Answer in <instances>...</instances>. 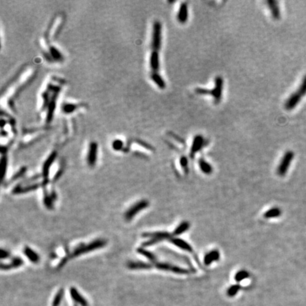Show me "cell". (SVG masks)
<instances>
[{"label": "cell", "instance_id": "30bf717a", "mask_svg": "<svg viewBox=\"0 0 306 306\" xmlns=\"http://www.w3.org/2000/svg\"><path fill=\"white\" fill-rule=\"evenodd\" d=\"M149 65H150L151 74L159 73V67H160V62H159V51H151L150 60H149Z\"/></svg>", "mask_w": 306, "mask_h": 306}, {"label": "cell", "instance_id": "ac0fdd59", "mask_svg": "<svg viewBox=\"0 0 306 306\" xmlns=\"http://www.w3.org/2000/svg\"><path fill=\"white\" fill-rule=\"evenodd\" d=\"M169 240L173 244H174L175 246L180 248L181 250L186 251V252H193V249L191 245H190L188 242L183 240V239H181L180 238H171Z\"/></svg>", "mask_w": 306, "mask_h": 306}, {"label": "cell", "instance_id": "836d02e7", "mask_svg": "<svg viewBox=\"0 0 306 306\" xmlns=\"http://www.w3.org/2000/svg\"><path fill=\"white\" fill-rule=\"evenodd\" d=\"M112 148L114 150L116 151H119L123 149V142L122 140H121L119 139L115 140L114 141H113L112 142Z\"/></svg>", "mask_w": 306, "mask_h": 306}, {"label": "cell", "instance_id": "8d00e7d4", "mask_svg": "<svg viewBox=\"0 0 306 306\" xmlns=\"http://www.w3.org/2000/svg\"><path fill=\"white\" fill-rule=\"evenodd\" d=\"M0 256H1V260H3L5 259H7L10 257V254L9 252H7V250H4V249H1V254H0Z\"/></svg>", "mask_w": 306, "mask_h": 306}, {"label": "cell", "instance_id": "d6986e66", "mask_svg": "<svg viewBox=\"0 0 306 306\" xmlns=\"http://www.w3.org/2000/svg\"><path fill=\"white\" fill-rule=\"evenodd\" d=\"M70 295L74 301L77 302L82 306H88V303L86 299H84L83 296L79 293L75 288L72 287L70 288Z\"/></svg>", "mask_w": 306, "mask_h": 306}, {"label": "cell", "instance_id": "d590c367", "mask_svg": "<svg viewBox=\"0 0 306 306\" xmlns=\"http://www.w3.org/2000/svg\"><path fill=\"white\" fill-rule=\"evenodd\" d=\"M180 164L185 171H186V169L188 170V159L186 157H181L180 158Z\"/></svg>", "mask_w": 306, "mask_h": 306}, {"label": "cell", "instance_id": "2e32d148", "mask_svg": "<svg viewBox=\"0 0 306 306\" xmlns=\"http://www.w3.org/2000/svg\"><path fill=\"white\" fill-rule=\"evenodd\" d=\"M220 259V252L215 250H212L206 255L203 259V262L206 266H209L213 261H216Z\"/></svg>", "mask_w": 306, "mask_h": 306}, {"label": "cell", "instance_id": "f546056e", "mask_svg": "<svg viewBox=\"0 0 306 306\" xmlns=\"http://www.w3.org/2000/svg\"><path fill=\"white\" fill-rule=\"evenodd\" d=\"M26 167H22L21 169H19L17 172L12 176V177L10 179L9 183L13 182V181H15L17 180H19V179H20L21 176L26 173Z\"/></svg>", "mask_w": 306, "mask_h": 306}, {"label": "cell", "instance_id": "6da1fadb", "mask_svg": "<svg viewBox=\"0 0 306 306\" xmlns=\"http://www.w3.org/2000/svg\"><path fill=\"white\" fill-rule=\"evenodd\" d=\"M62 86V83L53 84L50 83L48 84L46 89H45V92L43 93L42 98H43V107H46L44 110L47 109V115H46V121L48 122H51L53 118L55 107H56V99H57L59 93L60 92L61 88Z\"/></svg>", "mask_w": 306, "mask_h": 306}, {"label": "cell", "instance_id": "7402d4cb", "mask_svg": "<svg viewBox=\"0 0 306 306\" xmlns=\"http://www.w3.org/2000/svg\"><path fill=\"white\" fill-rule=\"evenodd\" d=\"M128 268L130 269H150L153 265L148 263L141 262V261H130L128 263Z\"/></svg>", "mask_w": 306, "mask_h": 306}, {"label": "cell", "instance_id": "ffe728a7", "mask_svg": "<svg viewBox=\"0 0 306 306\" xmlns=\"http://www.w3.org/2000/svg\"><path fill=\"white\" fill-rule=\"evenodd\" d=\"M23 264L24 261L20 257H15L13 259L12 262L10 264H2L1 269L2 270H9L14 268H18V267L21 266Z\"/></svg>", "mask_w": 306, "mask_h": 306}, {"label": "cell", "instance_id": "7c38bea8", "mask_svg": "<svg viewBox=\"0 0 306 306\" xmlns=\"http://www.w3.org/2000/svg\"><path fill=\"white\" fill-rule=\"evenodd\" d=\"M302 96H300L297 92H294L289 96L288 99L286 100L285 103V108L288 111H291L294 109L299 104L300 101L301 100Z\"/></svg>", "mask_w": 306, "mask_h": 306}, {"label": "cell", "instance_id": "e575fe53", "mask_svg": "<svg viewBox=\"0 0 306 306\" xmlns=\"http://www.w3.org/2000/svg\"><path fill=\"white\" fill-rule=\"evenodd\" d=\"M77 108H78V106H77L76 104L68 103V104H66L65 105L63 106V111H64L65 113H70V112L74 111Z\"/></svg>", "mask_w": 306, "mask_h": 306}, {"label": "cell", "instance_id": "9a60e30c", "mask_svg": "<svg viewBox=\"0 0 306 306\" xmlns=\"http://www.w3.org/2000/svg\"><path fill=\"white\" fill-rule=\"evenodd\" d=\"M267 4H268L272 17L276 20H278L281 18V11L278 2L274 0H268Z\"/></svg>", "mask_w": 306, "mask_h": 306}, {"label": "cell", "instance_id": "4316f807", "mask_svg": "<svg viewBox=\"0 0 306 306\" xmlns=\"http://www.w3.org/2000/svg\"><path fill=\"white\" fill-rule=\"evenodd\" d=\"M137 252L139 254H140V255H142V256H144V257L147 258L148 260L156 263V257L153 255V253H151L150 252H149V251L143 249V248H138V249L137 250Z\"/></svg>", "mask_w": 306, "mask_h": 306}, {"label": "cell", "instance_id": "4dcf8cb0", "mask_svg": "<svg viewBox=\"0 0 306 306\" xmlns=\"http://www.w3.org/2000/svg\"><path fill=\"white\" fill-rule=\"evenodd\" d=\"M297 92L302 97L306 94V75L303 78L301 83H300L298 89L297 90Z\"/></svg>", "mask_w": 306, "mask_h": 306}, {"label": "cell", "instance_id": "d4e9b609", "mask_svg": "<svg viewBox=\"0 0 306 306\" xmlns=\"http://www.w3.org/2000/svg\"><path fill=\"white\" fill-rule=\"evenodd\" d=\"M189 227H190L189 223L186 221L182 222L181 223H180V224L177 226V228L175 229L173 233V235H181V234H183L184 233H185L186 231L188 230L189 229Z\"/></svg>", "mask_w": 306, "mask_h": 306}, {"label": "cell", "instance_id": "ba28073f", "mask_svg": "<svg viewBox=\"0 0 306 306\" xmlns=\"http://www.w3.org/2000/svg\"><path fill=\"white\" fill-rule=\"evenodd\" d=\"M155 267L157 269L162 271H172L178 274H189V271L187 269L180 268V267L172 265V264H167V263H155Z\"/></svg>", "mask_w": 306, "mask_h": 306}, {"label": "cell", "instance_id": "cb8c5ba5", "mask_svg": "<svg viewBox=\"0 0 306 306\" xmlns=\"http://www.w3.org/2000/svg\"><path fill=\"white\" fill-rule=\"evenodd\" d=\"M198 164H199V167L201 170L202 171V172H203L206 174H210L213 172V168H212L211 165L208 163L205 159H200L199 161H198Z\"/></svg>", "mask_w": 306, "mask_h": 306}, {"label": "cell", "instance_id": "e0dca14e", "mask_svg": "<svg viewBox=\"0 0 306 306\" xmlns=\"http://www.w3.org/2000/svg\"><path fill=\"white\" fill-rule=\"evenodd\" d=\"M142 237L144 238H150V239H158L159 240H163L166 239H171V235L169 233L166 232H155V233H145L142 234Z\"/></svg>", "mask_w": 306, "mask_h": 306}, {"label": "cell", "instance_id": "3957f363", "mask_svg": "<svg viewBox=\"0 0 306 306\" xmlns=\"http://www.w3.org/2000/svg\"><path fill=\"white\" fill-rule=\"evenodd\" d=\"M106 244V241L104 239H96L93 241L91 243L88 244L87 245H82V246L79 247L78 248L74 250L70 254V258H74L78 256H80L83 255L84 253H88L89 252L99 249V248L104 247Z\"/></svg>", "mask_w": 306, "mask_h": 306}, {"label": "cell", "instance_id": "8992f818", "mask_svg": "<svg viewBox=\"0 0 306 306\" xmlns=\"http://www.w3.org/2000/svg\"><path fill=\"white\" fill-rule=\"evenodd\" d=\"M294 153L292 151H287L283 155L282 161L280 162L279 166L278 167L277 173L279 176H284L287 172L288 167L293 160Z\"/></svg>", "mask_w": 306, "mask_h": 306}, {"label": "cell", "instance_id": "5b68a950", "mask_svg": "<svg viewBox=\"0 0 306 306\" xmlns=\"http://www.w3.org/2000/svg\"><path fill=\"white\" fill-rule=\"evenodd\" d=\"M149 206V201L147 200H141L135 203L133 206L128 209L125 213L126 220H131L136 215Z\"/></svg>", "mask_w": 306, "mask_h": 306}, {"label": "cell", "instance_id": "f1b7e54d", "mask_svg": "<svg viewBox=\"0 0 306 306\" xmlns=\"http://www.w3.org/2000/svg\"><path fill=\"white\" fill-rule=\"evenodd\" d=\"M249 273L245 270H240L235 276V279L237 282H240L244 279H246L247 278L249 277Z\"/></svg>", "mask_w": 306, "mask_h": 306}, {"label": "cell", "instance_id": "4fadbf2b", "mask_svg": "<svg viewBox=\"0 0 306 306\" xmlns=\"http://www.w3.org/2000/svg\"><path fill=\"white\" fill-rule=\"evenodd\" d=\"M176 17H177V20L179 21V22L181 24H185L188 21L189 10L188 4H187L186 2H182L181 4Z\"/></svg>", "mask_w": 306, "mask_h": 306}, {"label": "cell", "instance_id": "44dd1931", "mask_svg": "<svg viewBox=\"0 0 306 306\" xmlns=\"http://www.w3.org/2000/svg\"><path fill=\"white\" fill-rule=\"evenodd\" d=\"M24 253L26 255V257L33 263H38L40 260L39 256H38V254L29 247H24Z\"/></svg>", "mask_w": 306, "mask_h": 306}, {"label": "cell", "instance_id": "277c9868", "mask_svg": "<svg viewBox=\"0 0 306 306\" xmlns=\"http://www.w3.org/2000/svg\"><path fill=\"white\" fill-rule=\"evenodd\" d=\"M162 43V26L159 21H155L153 25L151 38L152 51H159Z\"/></svg>", "mask_w": 306, "mask_h": 306}, {"label": "cell", "instance_id": "484cf974", "mask_svg": "<svg viewBox=\"0 0 306 306\" xmlns=\"http://www.w3.org/2000/svg\"><path fill=\"white\" fill-rule=\"evenodd\" d=\"M281 214H282V211H281L280 208H272L264 213V217L265 218H274V217H279Z\"/></svg>", "mask_w": 306, "mask_h": 306}, {"label": "cell", "instance_id": "603a6c76", "mask_svg": "<svg viewBox=\"0 0 306 306\" xmlns=\"http://www.w3.org/2000/svg\"><path fill=\"white\" fill-rule=\"evenodd\" d=\"M150 78L153 80V82H154V83L158 86L159 89H164L166 88V82H165L163 78H162L159 73L151 74Z\"/></svg>", "mask_w": 306, "mask_h": 306}, {"label": "cell", "instance_id": "74e56055", "mask_svg": "<svg viewBox=\"0 0 306 306\" xmlns=\"http://www.w3.org/2000/svg\"><path fill=\"white\" fill-rule=\"evenodd\" d=\"M40 178V175H35L34 176H33V177L31 178H30V179H28V180H26L24 181V184H28L29 182H31V181H36L37 180H38V179Z\"/></svg>", "mask_w": 306, "mask_h": 306}, {"label": "cell", "instance_id": "d6a6232c", "mask_svg": "<svg viewBox=\"0 0 306 306\" xmlns=\"http://www.w3.org/2000/svg\"><path fill=\"white\" fill-rule=\"evenodd\" d=\"M63 296V289H60V290L57 292L56 296H55V298L53 300V306H58L61 301V299Z\"/></svg>", "mask_w": 306, "mask_h": 306}, {"label": "cell", "instance_id": "7a4b0ae2", "mask_svg": "<svg viewBox=\"0 0 306 306\" xmlns=\"http://www.w3.org/2000/svg\"><path fill=\"white\" fill-rule=\"evenodd\" d=\"M223 79L222 77L217 76L214 79V87L213 89H204V88L198 87L195 89L196 93L198 94L203 95V94H210L212 96L213 99L215 104H218L221 101L222 95H223Z\"/></svg>", "mask_w": 306, "mask_h": 306}, {"label": "cell", "instance_id": "5bb4252c", "mask_svg": "<svg viewBox=\"0 0 306 306\" xmlns=\"http://www.w3.org/2000/svg\"><path fill=\"white\" fill-rule=\"evenodd\" d=\"M40 186V184L36 183L31 185H27L26 186H16L14 189H13V194H26L30 191H34L36 190L38 188H39Z\"/></svg>", "mask_w": 306, "mask_h": 306}, {"label": "cell", "instance_id": "1f68e13d", "mask_svg": "<svg viewBox=\"0 0 306 306\" xmlns=\"http://www.w3.org/2000/svg\"><path fill=\"white\" fill-rule=\"evenodd\" d=\"M239 289H240V286H239V285H233L232 286H230V287L228 288V290L227 291V293L228 295V296H230V297L235 296V295L238 293Z\"/></svg>", "mask_w": 306, "mask_h": 306}, {"label": "cell", "instance_id": "52a82bcc", "mask_svg": "<svg viewBox=\"0 0 306 306\" xmlns=\"http://www.w3.org/2000/svg\"><path fill=\"white\" fill-rule=\"evenodd\" d=\"M57 155V154L56 152H53V153L48 156V158L46 159L45 162H44L42 168V176L44 179L43 184H46L48 182V175H49L50 169H51V167L52 165H53V162H55V160H56Z\"/></svg>", "mask_w": 306, "mask_h": 306}, {"label": "cell", "instance_id": "83f0119b", "mask_svg": "<svg viewBox=\"0 0 306 306\" xmlns=\"http://www.w3.org/2000/svg\"><path fill=\"white\" fill-rule=\"evenodd\" d=\"M7 157L5 155L3 156L1 159V175H2V181H4L7 174Z\"/></svg>", "mask_w": 306, "mask_h": 306}, {"label": "cell", "instance_id": "9c48e42d", "mask_svg": "<svg viewBox=\"0 0 306 306\" xmlns=\"http://www.w3.org/2000/svg\"><path fill=\"white\" fill-rule=\"evenodd\" d=\"M97 154H98V144L97 142L93 141L90 142L87 154V163L89 167H94L97 160Z\"/></svg>", "mask_w": 306, "mask_h": 306}, {"label": "cell", "instance_id": "8fae6325", "mask_svg": "<svg viewBox=\"0 0 306 306\" xmlns=\"http://www.w3.org/2000/svg\"><path fill=\"white\" fill-rule=\"evenodd\" d=\"M204 143H205V140H204L203 137L201 135H197L194 137L192 142L191 150H190L191 158H194L197 152L201 150V148L203 147Z\"/></svg>", "mask_w": 306, "mask_h": 306}]
</instances>
